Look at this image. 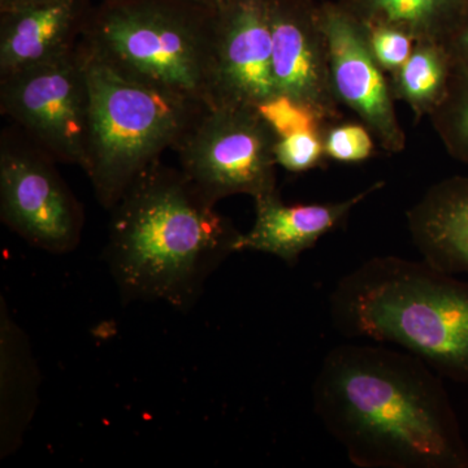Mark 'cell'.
I'll return each instance as SVG.
<instances>
[{
  "instance_id": "obj_1",
  "label": "cell",
  "mask_w": 468,
  "mask_h": 468,
  "mask_svg": "<svg viewBox=\"0 0 468 468\" xmlns=\"http://www.w3.org/2000/svg\"><path fill=\"white\" fill-rule=\"evenodd\" d=\"M315 414L360 468H468V448L437 372L408 351L345 344L313 387Z\"/></svg>"
},
{
  "instance_id": "obj_2",
  "label": "cell",
  "mask_w": 468,
  "mask_h": 468,
  "mask_svg": "<svg viewBox=\"0 0 468 468\" xmlns=\"http://www.w3.org/2000/svg\"><path fill=\"white\" fill-rule=\"evenodd\" d=\"M106 260L122 300L192 310L241 232L181 169L147 168L111 209Z\"/></svg>"
},
{
  "instance_id": "obj_3",
  "label": "cell",
  "mask_w": 468,
  "mask_h": 468,
  "mask_svg": "<svg viewBox=\"0 0 468 468\" xmlns=\"http://www.w3.org/2000/svg\"><path fill=\"white\" fill-rule=\"evenodd\" d=\"M329 315L345 337L396 345L440 377L468 383V282L424 260L365 261L335 285Z\"/></svg>"
},
{
  "instance_id": "obj_4",
  "label": "cell",
  "mask_w": 468,
  "mask_h": 468,
  "mask_svg": "<svg viewBox=\"0 0 468 468\" xmlns=\"http://www.w3.org/2000/svg\"><path fill=\"white\" fill-rule=\"evenodd\" d=\"M80 48L90 90L82 169L98 202L111 211L165 150L177 147L206 107L128 75L82 39Z\"/></svg>"
},
{
  "instance_id": "obj_5",
  "label": "cell",
  "mask_w": 468,
  "mask_h": 468,
  "mask_svg": "<svg viewBox=\"0 0 468 468\" xmlns=\"http://www.w3.org/2000/svg\"><path fill=\"white\" fill-rule=\"evenodd\" d=\"M215 12L184 0H103L81 39L140 81L211 107Z\"/></svg>"
},
{
  "instance_id": "obj_6",
  "label": "cell",
  "mask_w": 468,
  "mask_h": 468,
  "mask_svg": "<svg viewBox=\"0 0 468 468\" xmlns=\"http://www.w3.org/2000/svg\"><path fill=\"white\" fill-rule=\"evenodd\" d=\"M279 135L260 110L239 104L203 109L176 151L181 172L217 206L228 197L277 192Z\"/></svg>"
},
{
  "instance_id": "obj_7",
  "label": "cell",
  "mask_w": 468,
  "mask_h": 468,
  "mask_svg": "<svg viewBox=\"0 0 468 468\" xmlns=\"http://www.w3.org/2000/svg\"><path fill=\"white\" fill-rule=\"evenodd\" d=\"M0 111L55 162L84 168L90 90L81 48L0 76Z\"/></svg>"
},
{
  "instance_id": "obj_8",
  "label": "cell",
  "mask_w": 468,
  "mask_h": 468,
  "mask_svg": "<svg viewBox=\"0 0 468 468\" xmlns=\"http://www.w3.org/2000/svg\"><path fill=\"white\" fill-rule=\"evenodd\" d=\"M55 163L26 134L3 132L0 218L34 248L67 254L81 242L85 215Z\"/></svg>"
},
{
  "instance_id": "obj_9",
  "label": "cell",
  "mask_w": 468,
  "mask_h": 468,
  "mask_svg": "<svg viewBox=\"0 0 468 468\" xmlns=\"http://www.w3.org/2000/svg\"><path fill=\"white\" fill-rule=\"evenodd\" d=\"M272 68L280 97L303 107L326 125L340 122L328 41L319 8L307 0H267Z\"/></svg>"
},
{
  "instance_id": "obj_10",
  "label": "cell",
  "mask_w": 468,
  "mask_h": 468,
  "mask_svg": "<svg viewBox=\"0 0 468 468\" xmlns=\"http://www.w3.org/2000/svg\"><path fill=\"white\" fill-rule=\"evenodd\" d=\"M328 41L332 82L341 106L354 111L387 153L406 149V133L394 109L389 80L377 63L362 24L343 5L319 7Z\"/></svg>"
},
{
  "instance_id": "obj_11",
  "label": "cell",
  "mask_w": 468,
  "mask_h": 468,
  "mask_svg": "<svg viewBox=\"0 0 468 468\" xmlns=\"http://www.w3.org/2000/svg\"><path fill=\"white\" fill-rule=\"evenodd\" d=\"M277 98L267 0H230L215 12L212 106L260 110Z\"/></svg>"
},
{
  "instance_id": "obj_12",
  "label": "cell",
  "mask_w": 468,
  "mask_h": 468,
  "mask_svg": "<svg viewBox=\"0 0 468 468\" xmlns=\"http://www.w3.org/2000/svg\"><path fill=\"white\" fill-rule=\"evenodd\" d=\"M384 185L378 181L341 202L285 205L279 190L254 199L255 221L248 233L239 236L237 251L264 252L294 267L304 251L340 226L356 206Z\"/></svg>"
},
{
  "instance_id": "obj_13",
  "label": "cell",
  "mask_w": 468,
  "mask_h": 468,
  "mask_svg": "<svg viewBox=\"0 0 468 468\" xmlns=\"http://www.w3.org/2000/svg\"><path fill=\"white\" fill-rule=\"evenodd\" d=\"M91 8L89 0H34L0 11V76L75 50Z\"/></svg>"
},
{
  "instance_id": "obj_14",
  "label": "cell",
  "mask_w": 468,
  "mask_h": 468,
  "mask_svg": "<svg viewBox=\"0 0 468 468\" xmlns=\"http://www.w3.org/2000/svg\"><path fill=\"white\" fill-rule=\"evenodd\" d=\"M406 220L424 261L451 275H468V177L452 176L432 185Z\"/></svg>"
},
{
  "instance_id": "obj_15",
  "label": "cell",
  "mask_w": 468,
  "mask_h": 468,
  "mask_svg": "<svg viewBox=\"0 0 468 468\" xmlns=\"http://www.w3.org/2000/svg\"><path fill=\"white\" fill-rule=\"evenodd\" d=\"M38 365L26 332L12 319L2 297L0 307V457L23 445L38 405Z\"/></svg>"
},
{
  "instance_id": "obj_16",
  "label": "cell",
  "mask_w": 468,
  "mask_h": 468,
  "mask_svg": "<svg viewBox=\"0 0 468 468\" xmlns=\"http://www.w3.org/2000/svg\"><path fill=\"white\" fill-rule=\"evenodd\" d=\"M341 5L363 26L397 27L415 42H443L468 0H345Z\"/></svg>"
},
{
  "instance_id": "obj_17",
  "label": "cell",
  "mask_w": 468,
  "mask_h": 468,
  "mask_svg": "<svg viewBox=\"0 0 468 468\" xmlns=\"http://www.w3.org/2000/svg\"><path fill=\"white\" fill-rule=\"evenodd\" d=\"M455 68L442 42L419 41L406 63L389 75L394 101H402L417 122L430 117L448 94Z\"/></svg>"
},
{
  "instance_id": "obj_18",
  "label": "cell",
  "mask_w": 468,
  "mask_h": 468,
  "mask_svg": "<svg viewBox=\"0 0 468 468\" xmlns=\"http://www.w3.org/2000/svg\"><path fill=\"white\" fill-rule=\"evenodd\" d=\"M449 155L468 165V76L454 73L448 94L430 115Z\"/></svg>"
},
{
  "instance_id": "obj_19",
  "label": "cell",
  "mask_w": 468,
  "mask_h": 468,
  "mask_svg": "<svg viewBox=\"0 0 468 468\" xmlns=\"http://www.w3.org/2000/svg\"><path fill=\"white\" fill-rule=\"evenodd\" d=\"M323 141L326 158L335 162L359 163L374 155V134L365 124L335 122L326 126Z\"/></svg>"
},
{
  "instance_id": "obj_20",
  "label": "cell",
  "mask_w": 468,
  "mask_h": 468,
  "mask_svg": "<svg viewBox=\"0 0 468 468\" xmlns=\"http://www.w3.org/2000/svg\"><path fill=\"white\" fill-rule=\"evenodd\" d=\"M277 165L300 174L319 167L326 158L323 133L311 131L282 135L275 147Z\"/></svg>"
},
{
  "instance_id": "obj_21",
  "label": "cell",
  "mask_w": 468,
  "mask_h": 468,
  "mask_svg": "<svg viewBox=\"0 0 468 468\" xmlns=\"http://www.w3.org/2000/svg\"><path fill=\"white\" fill-rule=\"evenodd\" d=\"M369 51L387 73L401 68L408 60L415 39L401 29L388 26H363Z\"/></svg>"
},
{
  "instance_id": "obj_22",
  "label": "cell",
  "mask_w": 468,
  "mask_h": 468,
  "mask_svg": "<svg viewBox=\"0 0 468 468\" xmlns=\"http://www.w3.org/2000/svg\"><path fill=\"white\" fill-rule=\"evenodd\" d=\"M442 43L451 54L455 72L468 76V8Z\"/></svg>"
},
{
  "instance_id": "obj_23",
  "label": "cell",
  "mask_w": 468,
  "mask_h": 468,
  "mask_svg": "<svg viewBox=\"0 0 468 468\" xmlns=\"http://www.w3.org/2000/svg\"><path fill=\"white\" fill-rule=\"evenodd\" d=\"M184 2L192 3V5H199V7L218 11V8L226 5L230 0H184Z\"/></svg>"
},
{
  "instance_id": "obj_24",
  "label": "cell",
  "mask_w": 468,
  "mask_h": 468,
  "mask_svg": "<svg viewBox=\"0 0 468 468\" xmlns=\"http://www.w3.org/2000/svg\"><path fill=\"white\" fill-rule=\"evenodd\" d=\"M34 0H0V11L18 7V5H27Z\"/></svg>"
}]
</instances>
